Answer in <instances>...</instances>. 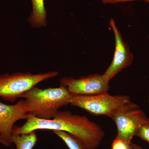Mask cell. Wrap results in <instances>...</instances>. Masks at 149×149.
Returning <instances> with one entry per match:
<instances>
[{
  "instance_id": "obj_1",
  "label": "cell",
  "mask_w": 149,
  "mask_h": 149,
  "mask_svg": "<svg viewBox=\"0 0 149 149\" xmlns=\"http://www.w3.org/2000/svg\"><path fill=\"white\" fill-rule=\"evenodd\" d=\"M38 130L65 131L79 139L85 149H96L101 143L105 133L100 125L85 116L68 111H58L50 120L40 119L29 114L21 126L14 125L13 133L25 134Z\"/></svg>"
},
{
  "instance_id": "obj_2",
  "label": "cell",
  "mask_w": 149,
  "mask_h": 149,
  "mask_svg": "<svg viewBox=\"0 0 149 149\" xmlns=\"http://www.w3.org/2000/svg\"><path fill=\"white\" fill-rule=\"evenodd\" d=\"M72 95L65 87L41 89L36 86L22 94L30 115L50 120L62 107L70 104Z\"/></svg>"
},
{
  "instance_id": "obj_3",
  "label": "cell",
  "mask_w": 149,
  "mask_h": 149,
  "mask_svg": "<svg viewBox=\"0 0 149 149\" xmlns=\"http://www.w3.org/2000/svg\"><path fill=\"white\" fill-rule=\"evenodd\" d=\"M58 72L50 71L33 74L18 72L0 75V97L4 100L14 102L22 94L42 81L56 77Z\"/></svg>"
},
{
  "instance_id": "obj_4",
  "label": "cell",
  "mask_w": 149,
  "mask_h": 149,
  "mask_svg": "<svg viewBox=\"0 0 149 149\" xmlns=\"http://www.w3.org/2000/svg\"><path fill=\"white\" fill-rule=\"evenodd\" d=\"M131 102L129 96L112 95L106 92L91 95H72L70 104L85 110L91 114L105 115L110 118Z\"/></svg>"
},
{
  "instance_id": "obj_5",
  "label": "cell",
  "mask_w": 149,
  "mask_h": 149,
  "mask_svg": "<svg viewBox=\"0 0 149 149\" xmlns=\"http://www.w3.org/2000/svg\"><path fill=\"white\" fill-rule=\"evenodd\" d=\"M110 118L114 121L117 128L116 138L130 144L137 130L148 118L140 106L131 102L113 115Z\"/></svg>"
},
{
  "instance_id": "obj_6",
  "label": "cell",
  "mask_w": 149,
  "mask_h": 149,
  "mask_svg": "<svg viewBox=\"0 0 149 149\" xmlns=\"http://www.w3.org/2000/svg\"><path fill=\"white\" fill-rule=\"evenodd\" d=\"M60 86L66 88L72 95H91L109 91V81L103 74L95 73L79 78L65 77L60 80Z\"/></svg>"
},
{
  "instance_id": "obj_7",
  "label": "cell",
  "mask_w": 149,
  "mask_h": 149,
  "mask_svg": "<svg viewBox=\"0 0 149 149\" xmlns=\"http://www.w3.org/2000/svg\"><path fill=\"white\" fill-rule=\"evenodd\" d=\"M29 116L25 100H21L13 105L0 102V139L3 145L11 146L15 123L17 120L27 119Z\"/></svg>"
},
{
  "instance_id": "obj_8",
  "label": "cell",
  "mask_w": 149,
  "mask_h": 149,
  "mask_svg": "<svg viewBox=\"0 0 149 149\" xmlns=\"http://www.w3.org/2000/svg\"><path fill=\"white\" fill-rule=\"evenodd\" d=\"M109 24L114 34V54L111 63L103 74L110 82L118 73L131 65L134 56L128 44L123 39L121 32L118 30L113 19H110Z\"/></svg>"
},
{
  "instance_id": "obj_9",
  "label": "cell",
  "mask_w": 149,
  "mask_h": 149,
  "mask_svg": "<svg viewBox=\"0 0 149 149\" xmlns=\"http://www.w3.org/2000/svg\"><path fill=\"white\" fill-rule=\"evenodd\" d=\"M32 10L28 18L31 26L35 28H41L47 25V11L44 0H31Z\"/></svg>"
},
{
  "instance_id": "obj_10",
  "label": "cell",
  "mask_w": 149,
  "mask_h": 149,
  "mask_svg": "<svg viewBox=\"0 0 149 149\" xmlns=\"http://www.w3.org/2000/svg\"><path fill=\"white\" fill-rule=\"evenodd\" d=\"M11 140L16 149H33L37 142V135L35 131L25 134L13 133Z\"/></svg>"
},
{
  "instance_id": "obj_11",
  "label": "cell",
  "mask_w": 149,
  "mask_h": 149,
  "mask_svg": "<svg viewBox=\"0 0 149 149\" xmlns=\"http://www.w3.org/2000/svg\"><path fill=\"white\" fill-rule=\"evenodd\" d=\"M52 131L54 133L63 141L69 149H85L82 142L71 134L61 130Z\"/></svg>"
},
{
  "instance_id": "obj_12",
  "label": "cell",
  "mask_w": 149,
  "mask_h": 149,
  "mask_svg": "<svg viewBox=\"0 0 149 149\" xmlns=\"http://www.w3.org/2000/svg\"><path fill=\"white\" fill-rule=\"evenodd\" d=\"M135 136L139 137L149 144V118L137 130Z\"/></svg>"
},
{
  "instance_id": "obj_13",
  "label": "cell",
  "mask_w": 149,
  "mask_h": 149,
  "mask_svg": "<svg viewBox=\"0 0 149 149\" xmlns=\"http://www.w3.org/2000/svg\"><path fill=\"white\" fill-rule=\"evenodd\" d=\"M111 149H133L131 144L124 143L120 139L116 138L111 146Z\"/></svg>"
},
{
  "instance_id": "obj_14",
  "label": "cell",
  "mask_w": 149,
  "mask_h": 149,
  "mask_svg": "<svg viewBox=\"0 0 149 149\" xmlns=\"http://www.w3.org/2000/svg\"><path fill=\"white\" fill-rule=\"evenodd\" d=\"M143 1V0H101L102 3L104 4H115L118 3L133 1Z\"/></svg>"
},
{
  "instance_id": "obj_15",
  "label": "cell",
  "mask_w": 149,
  "mask_h": 149,
  "mask_svg": "<svg viewBox=\"0 0 149 149\" xmlns=\"http://www.w3.org/2000/svg\"><path fill=\"white\" fill-rule=\"evenodd\" d=\"M131 145L133 149H146L137 144L132 143V142L131 143Z\"/></svg>"
},
{
  "instance_id": "obj_16",
  "label": "cell",
  "mask_w": 149,
  "mask_h": 149,
  "mask_svg": "<svg viewBox=\"0 0 149 149\" xmlns=\"http://www.w3.org/2000/svg\"><path fill=\"white\" fill-rule=\"evenodd\" d=\"M143 1L147 3H149V0H143Z\"/></svg>"
},
{
  "instance_id": "obj_17",
  "label": "cell",
  "mask_w": 149,
  "mask_h": 149,
  "mask_svg": "<svg viewBox=\"0 0 149 149\" xmlns=\"http://www.w3.org/2000/svg\"><path fill=\"white\" fill-rule=\"evenodd\" d=\"M0 143L3 144V143L2 141L1 140V139H0Z\"/></svg>"
},
{
  "instance_id": "obj_18",
  "label": "cell",
  "mask_w": 149,
  "mask_h": 149,
  "mask_svg": "<svg viewBox=\"0 0 149 149\" xmlns=\"http://www.w3.org/2000/svg\"><path fill=\"white\" fill-rule=\"evenodd\" d=\"M148 102H149V95L148 96Z\"/></svg>"
},
{
  "instance_id": "obj_19",
  "label": "cell",
  "mask_w": 149,
  "mask_h": 149,
  "mask_svg": "<svg viewBox=\"0 0 149 149\" xmlns=\"http://www.w3.org/2000/svg\"><path fill=\"white\" fill-rule=\"evenodd\" d=\"M148 40H149V36H148Z\"/></svg>"
}]
</instances>
